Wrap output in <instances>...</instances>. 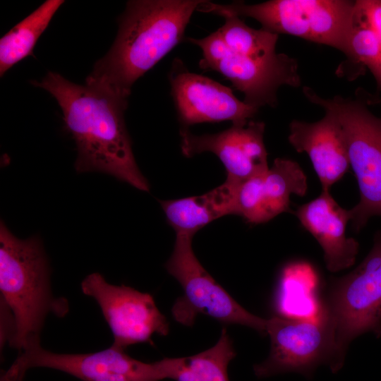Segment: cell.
Returning <instances> with one entry per match:
<instances>
[{"instance_id": "1", "label": "cell", "mask_w": 381, "mask_h": 381, "mask_svg": "<svg viewBox=\"0 0 381 381\" xmlns=\"http://www.w3.org/2000/svg\"><path fill=\"white\" fill-rule=\"evenodd\" d=\"M57 101L77 149L75 170L111 175L148 192L150 185L140 171L124 121L128 99L87 85L75 84L49 72L41 81H32Z\"/></svg>"}, {"instance_id": "2", "label": "cell", "mask_w": 381, "mask_h": 381, "mask_svg": "<svg viewBox=\"0 0 381 381\" xmlns=\"http://www.w3.org/2000/svg\"><path fill=\"white\" fill-rule=\"evenodd\" d=\"M202 0L129 1L109 51L94 65L85 85L128 99L134 83L183 40Z\"/></svg>"}, {"instance_id": "3", "label": "cell", "mask_w": 381, "mask_h": 381, "mask_svg": "<svg viewBox=\"0 0 381 381\" xmlns=\"http://www.w3.org/2000/svg\"><path fill=\"white\" fill-rule=\"evenodd\" d=\"M1 308L9 318L6 341L20 352L40 341L49 313L63 317L68 311L64 298L53 297L49 267L39 236L16 237L3 221L0 224Z\"/></svg>"}, {"instance_id": "4", "label": "cell", "mask_w": 381, "mask_h": 381, "mask_svg": "<svg viewBox=\"0 0 381 381\" xmlns=\"http://www.w3.org/2000/svg\"><path fill=\"white\" fill-rule=\"evenodd\" d=\"M358 90L353 98H325L310 87H303L306 98L332 114L341 127L359 189V201L349 210L355 231L370 218L381 217V115L371 111L368 95Z\"/></svg>"}, {"instance_id": "5", "label": "cell", "mask_w": 381, "mask_h": 381, "mask_svg": "<svg viewBox=\"0 0 381 381\" xmlns=\"http://www.w3.org/2000/svg\"><path fill=\"white\" fill-rule=\"evenodd\" d=\"M356 1L271 0L247 4H219L205 1L198 11L222 17H249L262 28L325 44L344 54L353 18Z\"/></svg>"}, {"instance_id": "6", "label": "cell", "mask_w": 381, "mask_h": 381, "mask_svg": "<svg viewBox=\"0 0 381 381\" xmlns=\"http://www.w3.org/2000/svg\"><path fill=\"white\" fill-rule=\"evenodd\" d=\"M320 313L332 325L341 353L368 332L381 337V230L363 261L346 275L332 281Z\"/></svg>"}, {"instance_id": "7", "label": "cell", "mask_w": 381, "mask_h": 381, "mask_svg": "<svg viewBox=\"0 0 381 381\" xmlns=\"http://www.w3.org/2000/svg\"><path fill=\"white\" fill-rule=\"evenodd\" d=\"M266 332L270 349L267 358L253 366L258 378L298 373L310 379L321 365L333 373L344 366L345 356L339 350L334 330L320 313L312 319L273 316L267 319Z\"/></svg>"}, {"instance_id": "8", "label": "cell", "mask_w": 381, "mask_h": 381, "mask_svg": "<svg viewBox=\"0 0 381 381\" xmlns=\"http://www.w3.org/2000/svg\"><path fill=\"white\" fill-rule=\"evenodd\" d=\"M186 40L200 48L202 69L222 74L243 93V102L258 109L275 107L282 86H301L298 61L284 53L260 56L236 52L224 44L217 31L204 38Z\"/></svg>"}, {"instance_id": "9", "label": "cell", "mask_w": 381, "mask_h": 381, "mask_svg": "<svg viewBox=\"0 0 381 381\" xmlns=\"http://www.w3.org/2000/svg\"><path fill=\"white\" fill-rule=\"evenodd\" d=\"M165 267L183 290L171 308L177 322L191 327L201 314L222 324L240 325L267 334V319L243 308L202 267L193 250L192 237L176 235Z\"/></svg>"}, {"instance_id": "10", "label": "cell", "mask_w": 381, "mask_h": 381, "mask_svg": "<svg viewBox=\"0 0 381 381\" xmlns=\"http://www.w3.org/2000/svg\"><path fill=\"white\" fill-rule=\"evenodd\" d=\"M32 368H47L68 373L82 381H159L165 379L161 361L145 363L125 350L111 346L90 353H56L45 350L40 341L26 346L2 377L21 381Z\"/></svg>"}, {"instance_id": "11", "label": "cell", "mask_w": 381, "mask_h": 381, "mask_svg": "<svg viewBox=\"0 0 381 381\" xmlns=\"http://www.w3.org/2000/svg\"><path fill=\"white\" fill-rule=\"evenodd\" d=\"M81 289L98 303L113 334L112 346L126 350L139 343L152 344L154 334H168L169 322L150 294L123 284H109L97 272L83 280Z\"/></svg>"}, {"instance_id": "12", "label": "cell", "mask_w": 381, "mask_h": 381, "mask_svg": "<svg viewBox=\"0 0 381 381\" xmlns=\"http://www.w3.org/2000/svg\"><path fill=\"white\" fill-rule=\"evenodd\" d=\"M171 95L181 128L200 123H246L259 109L238 99L232 90L190 72L176 59L169 74Z\"/></svg>"}, {"instance_id": "13", "label": "cell", "mask_w": 381, "mask_h": 381, "mask_svg": "<svg viewBox=\"0 0 381 381\" xmlns=\"http://www.w3.org/2000/svg\"><path fill=\"white\" fill-rule=\"evenodd\" d=\"M265 129L264 122L255 121L232 123L222 132L201 135L181 128V148L188 157L204 152L214 153L226 169L225 181L238 186L269 169Z\"/></svg>"}, {"instance_id": "14", "label": "cell", "mask_w": 381, "mask_h": 381, "mask_svg": "<svg viewBox=\"0 0 381 381\" xmlns=\"http://www.w3.org/2000/svg\"><path fill=\"white\" fill-rule=\"evenodd\" d=\"M307 190V176L300 164L277 158L266 171L238 186L234 214L250 224L267 222L290 211L291 195L304 196Z\"/></svg>"}, {"instance_id": "15", "label": "cell", "mask_w": 381, "mask_h": 381, "mask_svg": "<svg viewBox=\"0 0 381 381\" xmlns=\"http://www.w3.org/2000/svg\"><path fill=\"white\" fill-rule=\"evenodd\" d=\"M294 214L320 244L329 272H337L353 265L359 243L346 234L350 211L340 206L329 190H322L316 198L298 206Z\"/></svg>"}, {"instance_id": "16", "label": "cell", "mask_w": 381, "mask_h": 381, "mask_svg": "<svg viewBox=\"0 0 381 381\" xmlns=\"http://www.w3.org/2000/svg\"><path fill=\"white\" fill-rule=\"evenodd\" d=\"M325 112L314 122L292 120L288 140L296 152L308 156L322 190H329L351 167L341 127L332 114Z\"/></svg>"}, {"instance_id": "17", "label": "cell", "mask_w": 381, "mask_h": 381, "mask_svg": "<svg viewBox=\"0 0 381 381\" xmlns=\"http://www.w3.org/2000/svg\"><path fill=\"white\" fill-rule=\"evenodd\" d=\"M238 186L225 181L201 195L159 202L176 235L193 238L198 230L214 219L234 214Z\"/></svg>"}, {"instance_id": "18", "label": "cell", "mask_w": 381, "mask_h": 381, "mask_svg": "<svg viewBox=\"0 0 381 381\" xmlns=\"http://www.w3.org/2000/svg\"><path fill=\"white\" fill-rule=\"evenodd\" d=\"M344 60L337 75L352 81L369 71L381 91V46L378 34L361 0L356 1L355 11L348 37Z\"/></svg>"}, {"instance_id": "19", "label": "cell", "mask_w": 381, "mask_h": 381, "mask_svg": "<svg viewBox=\"0 0 381 381\" xmlns=\"http://www.w3.org/2000/svg\"><path fill=\"white\" fill-rule=\"evenodd\" d=\"M236 352L223 328L218 341L195 355L161 360L165 379L175 381H229L227 368Z\"/></svg>"}, {"instance_id": "20", "label": "cell", "mask_w": 381, "mask_h": 381, "mask_svg": "<svg viewBox=\"0 0 381 381\" xmlns=\"http://www.w3.org/2000/svg\"><path fill=\"white\" fill-rule=\"evenodd\" d=\"M64 3L63 0L44 1L1 38V76L13 65L32 54L38 39Z\"/></svg>"}, {"instance_id": "21", "label": "cell", "mask_w": 381, "mask_h": 381, "mask_svg": "<svg viewBox=\"0 0 381 381\" xmlns=\"http://www.w3.org/2000/svg\"><path fill=\"white\" fill-rule=\"evenodd\" d=\"M225 23L217 31L231 50L260 56L276 55L279 35L247 25L237 16H226Z\"/></svg>"}, {"instance_id": "22", "label": "cell", "mask_w": 381, "mask_h": 381, "mask_svg": "<svg viewBox=\"0 0 381 381\" xmlns=\"http://www.w3.org/2000/svg\"><path fill=\"white\" fill-rule=\"evenodd\" d=\"M361 3L378 34L381 46V0H361Z\"/></svg>"}, {"instance_id": "23", "label": "cell", "mask_w": 381, "mask_h": 381, "mask_svg": "<svg viewBox=\"0 0 381 381\" xmlns=\"http://www.w3.org/2000/svg\"><path fill=\"white\" fill-rule=\"evenodd\" d=\"M1 381H4L3 380H1Z\"/></svg>"}]
</instances>
